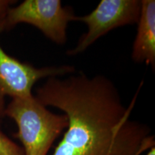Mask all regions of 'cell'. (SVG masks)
I'll list each match as a JSON object with an SVG mask.
<instances>
[{
    "label": "cell",
    "instance_id": "9c48e42d",
    "mask_svg": "<svg viewBox=\"0 0 155 155\" xmlns=\"http://www.w3.org/2000/svg\"><path fill=\"white\" fill-rule=\"evenodd\" d=\"M147 155H155V148L154 147H152V148L150 149V151L147 152Z\"/></svg>",
    "mask_w": 155,
    "mask_h": 155
},
{
    "label": "cell",
    "instance_id": "277c9868",
    "mask_svg": "<svg viewBox=\"0 0 155 155\" xmlns=\"http://www.w3.org/2000/svg\"><path fill=\"white\" fill-rule=\"evenodd\" d=\"M6 12L0 15V34L5 30ZM74 73L75 68L71 65L36 68L12 57L0 45V119L5 117L6 96L14 98L31 96L38 81Z\"/></svg>",
    "mask_w": 155,
    "mask_h": 155
},
{
    "label": "cell",
    "instance_id": "5b68a950",
    "mask_svg": "<svg viewBox=\"0 0 155 155\" xmlns=\"http://www.w3.org/2000/svg\"><path fill=\"white\" fill-rule=\"evenodd\" d=\"M141 12L139 0H102L91 12L77 17L87 25V32L79 39L76 46L67 51L75 56L82 53L104 35L114 29L138 22Z\"/></svg>",
    "mask_w": 155,
    "mask_h": 155
},
{
    "label": "cell",
    "instance_id": "8992f818",
    "mask_svg": "<svg viewBox=\"0 0 155 155\" xmlns=\"http://www.w3.org/2000/svg\"><path fill=\"white\" fill-rule=\"evenodd\" d=\"M137 33L131 58L136 63L155 67V1L141 0Z\"/></svg>",
    "mask_w": 155,
    "mask_h": 155
},
{
    "label": "cell",
    "instance_id": "52a82bcc",
    "mask_svg": "<svg viewBox=\"0 0 155 155\" xmlns=\"http://www.w3.org/2000/svg\"><path fill=\"white\" fill-rule=\"evenodd\" d=\"M0 155H25L23 149L0 129Z\"/></svg>",
    "mask_w": 155,
    "mask_h": 155
},
{
    "label": "cell",
    "instance_id": "ba28073f",
    "mask_svg": "<svg viewBox=\"0 0 155 155\" xmlns=\"http://www.w3.org/2000/svg\"><path fill=\"white\" fill-rule=\"evenodd\" d=\"M14 2H15V1H10V0H0V15L7 12Z\"/></svg>",
    "mask_w": 155,
    "mask_h": 155
},
{
    "label": "cell",
    "instance_id": "7a4b0ae2",
    "mask_svg": "<svg viewBox=\"0 0 155 155\" xmlns=\"http://www.w3.org/2000/svg\"><path fill=\"white\" fill-rule=\"evenodd\" d=\"M5 116L16 123L18 130L15 137L22 143L25 155H47L68 124L65 114L49 111L34 95L12 98Z\"/></svg>",
    "mask_w": 155,
    "mask_h": 155
},
{
    "label": "cell",
    "instance_id": "3957f363",
    "mask_svg": "<svg viewBox=\"0 0 155 155\" xmlns=\"http://www.w3.org/2000/svg\"><path fill=\"white\" fill-rule=\"evenodd\" d=\"M76 19L72 9L63 7L60 0H25L7 9L5 30L27 23L38 28L55 44L63 45L67 41L68 25Z\"/></svg>",
    "mask_w": 155,
    "mask_h": 155
},
{
    "label": "cell",
    "instance_id": "6da1fadb",
    "mask_svg": "<svg viewBox=\"0 0 155 155\" xmlns=\"http://www.w3.org/2000/svg\"><path fill=\"white\" fill-rule=\"evenodd\" d=\"M35 97L68 118L53 155H140L154 147L150 128L129 118L135 101L126 108L115 85L104 75L50 77Z\"/></svg>",
    "mask_w": 155,
    "mask_h": 155
}]
</instances>
